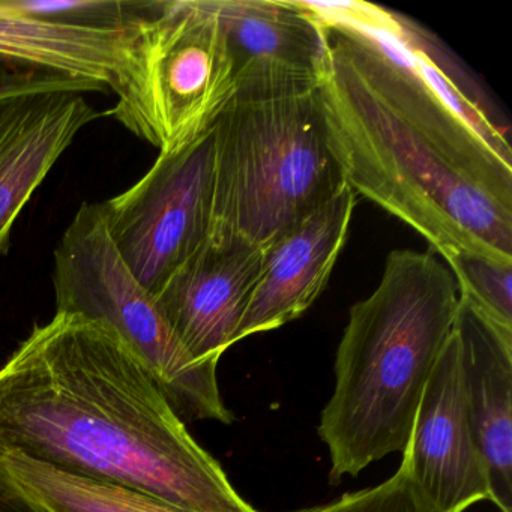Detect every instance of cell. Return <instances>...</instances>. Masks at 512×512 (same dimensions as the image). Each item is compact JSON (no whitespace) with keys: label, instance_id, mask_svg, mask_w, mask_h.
Returning a JSON list of instances; mask_svg holds the SVG:
<instances>
[{"label":"cell","instance_id":"cell-1","mask_svg":"<svg viewBox=\"0 0 512 512\" xmlns=\"http://www.w3.org/2000/svg\"><path fill=\"white\" fill-rule=\"evenodd\" d=\"M310 7L326 22L317 94L350 190L416 230L445 262L476 254L512 263V160L428 82L382 10Z\"/></svg>","mask_w":512,"mask_h":512},{"label":"cell","instance_id":"cell-2","mask_svg":"<svg viewBox=\"0 0 512 512\" xmlns=\"http://www.w3.org/2000/svg\"><path fill=\"white\" fill-rule=\"evenodd\" d=\"M0 451L185 512H260L109 326L56 313L0 367Z\"/></svg>","mask_w":512,"mask_h":512},{"label":"cell","instance_id":"cell-3","mask_svg":"<svg viewBox=\"0 0 512 512\" xmlns=\"http://www.w3.org/2000/svg\"><path fill=\"white\" fill-rule=\"evenodd\" d=\"M457 308L454 275L433 250L388 254L377 289L350 308L317 428L331 484L403 451Z\"/></svg>","mask_w":512,"mask_h":512},{"label":"cell","instance_id":"cell-4","mask_svg":"<svg viewBox=\"0 0 512 512\" xmlns=\"http://www.w3.org/2000/svg\"><path fill=\"white\" fill-rule=\"evenodd\" d=\"M209 241L265 248L346 187L316 91L233 97L212 125Z\"/></svg>","mask_w":512,"mask_h":512},{"label":"cell","instance_id":"cell-5","mask_svg":"<svg viewBox=\"0 0 512 512\" xmlns=\"http://www.w3.org/2000/svg\"><path fill=\"white\" fill-rule=\"evenodd\" d=\"M56 313L112 328L184 422L232 424L215 362L187 352L154 296L134 277L107 232L101 203H83L55 250Z\"/></svg>","mask_w":512,"mask_h":512},{"label":"cell","instance_id":"cell-6","mask_svg":"<svg viewBox=\"0 0 512 512\" xmlns=\"http://www.w3.org/2000/svg\"><path fill=\"white\" fill-rule=\"evenodd\" d=\"M104 113L160 154L211 130L235 95L226 37L212 0L152 2L133 26L127 59Z\"/></svg>","mask_w":512,"mask_h":512},{"label":"cell","instance_id":"cell-7","mask_svg":"<svg viewBox=\"0 0 512 512\" xmlns=\"http://www.w3.org/2000/svg\"><path fill=\"white\" fill-rule=\"evenodd\" d=\"M214 131L176 152L101 203L107 232L134 277L157 295L209 241L214 203Z\"/></svg>","mask_w":512,"mask_h":512},{"label":"cell","instance_id":"cell-8","mask_svg":"<svg viewBox=\"0 0 512 512\" xmlns=\"http://www.w3.org/2000/svg\"><path fill=\"white\" fill-rule=\"evenodd\" d=\"M226 37L235 95L275 98L319 88L326 22L308 2L212 0Z\"/></svg>","mask_w":512,"mask_h":512},{"label":"cell","instance_id":"cell-9","mask_svg":"<svg viewBox=\"0 0 512 512\" xmlns=\"http://www.w3.org/2000/svg\"><path fill=\"white\" fill-rule=\"evenodd\" d=\"M401 463L437 512L490 500L487 469L464 397L460 343L452 329L419 400Z\"/></svg>","mask_w":512,"mask_h":512},{"label":"cell","instance_id":"cell-10","mask_svg":"<svg viewBox=\"0 0 512 512\" xmlns=\"http://www.w3.org/2000/svg\"><path fill=\"white\" fill-rule=\"evenodd\" d=\"M262 262L263 248L257 245L208 241L154 296L194 359L218 364L236 343Z\"/></svg>","mask_w":512,"mask_h":512},{"label":"cell","instance_id":"cell-11","mask_svg":"<svg viewBox=\"0 0 512 512\" xmlns=\"http://www.w3.org/2000/svg\"><path fill=\"white\" fill-rule=\"evenodd\" d=\"M356 208L349 185L263 248L262 269L236 343L304 314L328 284Z\"/></svg>","mask_w":512,"mask_h":512},{"label":"cell","instance_id":"cell-12","mask_svg":"<svg viewBox=\"0 0 512 512\" xmlns=\"http://www.w3.org/2000/svg\"><path fill=\"white\" fill-rule=\"evenodd\" d=\"M101 116L83 92H46L0 103V259L35 191L77 134Z\"/></svg>","mask_w":512,"mask_h":512},{"label":"cell","instance_id":"cell-13","mask_svg":"<svg viewBox=\"0 0 512 512\" xmlns=\"http://www.w3.org/2000/svg\"><path fill=\"white\" fill-rule=\"evenodd\" d=\"M464 397L487 469L490 502L512 512V331L485 319L458 296Z\"/></svg>","mask_w":512,"mask_h":512},{"label":"cell","instance_id":"cell-14","mask_svg":"<svg viewBox=\"0 0 512 512\" xmlns=\"http://www.w3.org/2000/svg\"><path fill=\"white\" fill-rule=\"evenodd\" d=\"M133 26L70 25L0 5V62L112 89L127 59Z\"/></svg>","mask_w":512,"mask_h":512},{"label":"cell","instance_id":"cell-15","mask_svg":"<svg viewBox=\"0 0 512 512\" xmlns=\"http://www.w3.org/2000/svg\"><path fill=\"white\" fill-rule=\"evenodd\" d=\"M0 476L40 512H185L142 491L64 472L17 452L0 451Z\"/></svg>","mask_w":512,"mask_h":512},{"label":"cell","instance_id":"cell-16","mask_svg":"<svg viewBox=\"0 0 512 512\" xmlns=\"http://www.w3.org/2000/svg\"><path fill=\"white\" fill-rule=\"evenodd\" d=\"M446 265L454 275L458 296L494 325L512 331V263L458 254Z\"/></svg>","mask_w":512,"mask_h":512},{"label":"cell","instance_id":"cell-17","mask_svg":"<svg viewBox=\"0 0 512 512\" xmlns=\"http://www.w3.org/2000/svg\"><path fill=\"white\" fill-rule=\"evenodd\" d=\"M0 5L25 16L70 25L128 28L142 19L152 2L128 0H0Z\"/></svg>","mask_w":512,"mask_h":512},{"label":"cell","instance_id":"cell-18","mask_svg":"<svg viewBox=\"0 0 512 512\" xmlns=\"http://www.w3.org/2000/svg\"><path fill=\"white\" fill-rule=\"evenodd\" d=\"M292 512H437L400 464L382 484L353 491L325 505Z\"/></svg>","mask_w":512,"mask_h":512},{"label":"cell","instance_id":"cell-19","mask_svg":"<svg viewBox=\"0 0 512 512\" xmlns=\"http://www.w3.org/2000/svg\"><path fill=\"white\" fill-rule=\"evenodd\" d=\"M61 91L88 94V92L104 91V88L95 83L68 79V77L58 76V74L35 70V68L0 62V103L25 97V95Z\"/></svg>","mask_w":512,"mask_h":512},{"label":"cell","instance_id":"cell-20","mask_svg":"<svg viewBox=\"0 0 512 512\" xmlns=\"http://www.w3.org/2000/svg\"><path fill=\"white\" fill-rule=\"evenodd\" d=\"M0 512H40L0 476Z\"/></svg>","mask_w":512,"mask_h":512}]
</instances>
